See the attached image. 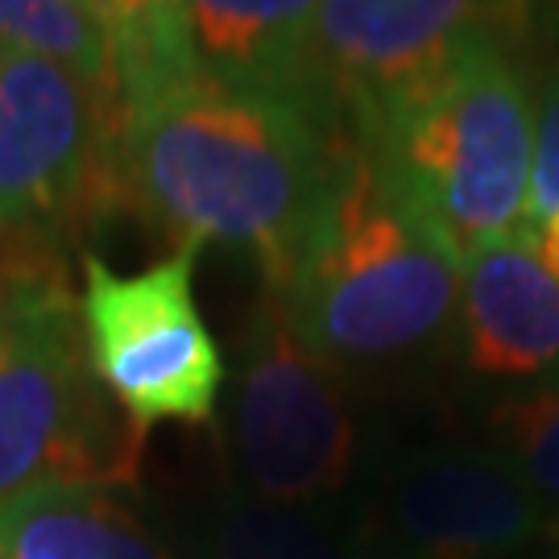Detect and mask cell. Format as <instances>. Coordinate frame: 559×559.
<instances>
[{
  "instance_id": "1",
  "label": "cell",
  "mask_w": 559,
  "mask_h": 559,
  "mask_svg": "<svg viewBox=\"0 0 559 559\" xmlns=\"http://www.w3.org/2000/svg\"><path fill=\"white\" fill-rule=\"evenodd\" d=\"M348 133L282 96L191 75L117 83V212L179 245H240L286 295Z\"/></svg>"
},
{
  "instance_id": "2",
  "label": "cell",
  "mask_w": 559,
  "mask_h": 559,
  "mask_svg": "<svg viewBox=\"0 0 559 559\" xmlns=\"http://www.w3.org/2000/svg\"><path fill=\"white\" fill-rule=\"evenodd\" d=\"M460 270L522 233L535 108L510 41L480 38L353 133Z\"/></svg>"
},
{
  "instance_id": "3",
  "label": "cell",
  "mask_w": 559,
  "mask_h": 559,
  "mask_svg": "<svg viewBox=\"0 0 559 559\" xmlns=\"http://www.w3.org/2000/svg\"><path fill=\"white\" fill-rule=\"evenodd\" d=\"M460 274L436 233L348 138L282 299L295 332L332 365L381 360L440 332L460 299Z\"/></svg>"
},
{
  "instance_id": "4",
  "label": "cell",
  "mask_w": 559,
  "mask_h": 559,
  "mask_svg": "<svg viewBox=\"0 0 559 559\" xmlns=\"http://www.w3.org/2000/svg\"><path fill=\"white\" fill-rule=\"evenodd\" d=\"M141 440L104 402L75 299L41 302L0 336V506L50 480L138 485Z\"/></svg>"
},
{
  "instance_id": "5",
  "label": "cell",
  "mask_w": 559,
  "mask_h": 559,
  "mask_svg": "<svg viewBox=\"0 0 559 559\" xmlns=\"http://www.w3.org/2000/svg\"><path fill=\"white\" fill-rule=\"evenodd\" d=\"M117 216V80L0 46V228L67 240Z\"/></svg>"
},
{
  "instance_id": "6",
  "label": "cell",
  "mask_w": 559,
  "mask_h": 559,
  "mask_svg": "<svg viewBox=\"0 0 559 559\" xmlns=\"http://www.w3.org/2000/svg\"><path fill=\"white\" fill-rule=\"evenodd\" d=\"M195 253L179 245L141 274H117L83 253L80 328L100 390L129 419L212 423L224 385V357L195 302Z\"/></svg>"
},
{
  "instance_id": "7",
  "label": "cell",
  "mask_w": 559,
  "mask_h": 559,
  "mask_svg": "<svg viewBox=\"0 0 559 559\" xmlns=\"http://www.w3.org/2000/svg\"><path fill=\"white\" fill-rule=\"evenodd\" d=\"M237 456L270 506H307L344 489L357 427L340 385V365L295 332L290 307L265 290L245 328L237 378Z\"/></svg>"
},
{
  "instance_id": "8",
  "label": "cell",
  "mask_w": 559,
  "mask_h": 559,
  "mask_svg": "<svg viewBox=\"0 0 559 559\" xmlns=\"http://www.w3.org/2000/svg\"><path fill=\"white\" fill-rule=\"evenodd\" d=\"M526 29L522 0H320L311 38L320 112L353 138L473 41Z\"/></svg>"
},
{
  "instance_id": "9",
  "label": "cell",
  "mask_w": 559,
  "mask_h": 559,
  "mask_svg": "<svg viewBox=\"0 0 559 559\" xmlns=\"http://www.w3.org/2000/svg\"><path fill=\"white\" fill-rule=\"evenodd\" d=\"M316 13L320 0H175L162 46L150 59L117 67V83L191 75L295 100L332 124L311 80Z\"/></svg>"
},
{
  "instance_id": "10",
  "label": "cell",
  "mask_w": 559,
  "mask_h": 559,
  "mask_svg": "<svg viewBox=\"0 0 559 559\" xmlns=\"http://www.w3.org/2000/svg\"><path fill=\"white\" fill-rule=\"evenodd\" d=\"M394 531L406 559H493L539 531V506L498 464L436 460L402 480Z\"/></svg>"
},
{
  "instance_id": "11",
  "label": "cell",
  "mask_w": 559,
  "mask_h": 559,
  "mask_svg": "<svg viewBox=\"0 0 559 559\" xmlns=\"http://www.w3.org/2000/svg\"><path fill=\"white\" fill-rule=\"evenodd\" d=\"M464 344L468 365L489 378H535L559 365V282L526 233L464 261Z\"/></svg>"
},
{
  "instance_id": "12",
  "label": "cell",
  "mask_w": 559,
  "mask_h": 559,
  "mask_svg": "<svg viewBox=\"0 0 559 559\" xmlns=\"http://www.w3.org/2000/svg\"><path fill=\"white\" fill-rule=\"evenodd\" d=\"M0 559H170L162 543L96 485H34L0 506Z\"/></svg>"
},
{
  "instance_id": "13",
  "label": "cell",
  "mask_w": 559,
  "mask_h": 559,
  "mask_svg": "<svg viewBox=\"0 0 559 559\" xmlns=\"http://www.w3.org/2000/svg\"><path fill=\"white\" fill-rule=\"evenodd\" d=\"M0 46L71 62L92 80H117L112 34L92 0H0Z\"/></svg>"
},
{
  "instance_id": "14",
  "label": "cell",
  "mask_w": 559,
  "mask_h": 559,
  "mask_svg": "<svg viewBox=\"0 0 559 559\" xmlns=\"http://www.w3.org/2000/svg\"><path fill=\"white\" fill-rule=\"evenodd\" d=\"M216 559H353L328 531L270 501H240L216 531Z\"/></svg>"
},
{
  "instance_id": "15",
  "label": "cell",
  "mask_w": 559,
  "mask_h": 559,
  "mask_svg": "<svg viewBox=\"0 0 559 559\" xmlns=\"http://www.w3.org/2000/svg\"><path fill=\"white\" fill-rule=\"evenodd\" d=\"M493 431L506 440L522 480L559 498V378L501 402L493 411Z\"/></svg>"
},
{
  "instance_id": "16",
  "label": "cell",
  "mask_w": 559,
  "mask_h": 559,
  "mask_svg": "<svg viewBox=\"0 0 559 559\" xmlns=\"http://www.w3.org/2000/svg\"><path fill=\"white\" fill-rule=\"evenodd\" d=\"M62 249L67 245L55 237L0 228V336L41 302L75 299Z\"/></svg>"
},
{
  "instance_id": "17",
  "label": "cell",
  "mask_w": 559,
  "mask_h": 559,
  "mask_svg": "<svg viewBox=\"0 0 559 559\" xmlns=\"http://www.w3.org/2000/svg\"><path fill=\"white\" fill-rule=\"evenodd\" d=\"M559 212V67L543 80L535 108V154H531V195H526V228H539Z\"/></svg>"
},
{
  "instance_id": "18",
  "label": "cell",
  "mask_w": 559,
  "mask_h": 559,
  "mask_svg": "<svg viewBox=\"0 0 559 559\" xmlns=\"http://www.w3.org/2000/svg\"><path fill=\"white\" fill-rule=\"evenodd\" d=\"M175 0H104V21L112 34V59L124 62L150 59L166 38Z\"/></svg>"
},
{
  "instance_id": "19",
  "label": "cell",
  "mask_w": 559,
  "mask_h": 559,
  "mask_svg": "<svg viewBox=\"0 0 559 559\" xmlns=\"http://www.w3.org/2000/svg\"><path fill=\"white\" fill-rule=\"evenodd\" d=\"M526 237H531V245H535L539 261L547 265V274L559 282V212L551 216V221H543L539 228H526Z\"/></svg>"
},
{
  "instance_id": "20",
  "label": "cell",
  "mask_w": 559,
  "mask_h": 559,
  "mask_svg": "<svg viewBox=\"0 0 559 559\" xmlns=\"http://www.w3.org/2000/svg\"><path fill=\"white\" fill-rule=\"evenodd\" d=\"M522 4H526V13H531V25H535V21H547V25L559 29V0H522Z\"/></svg>"
}]
</instances>
